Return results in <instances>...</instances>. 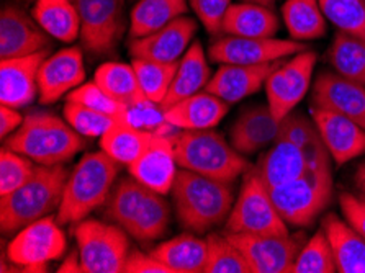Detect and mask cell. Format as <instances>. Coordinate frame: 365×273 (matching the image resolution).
I'll list each match as a JSON object with an SVG mask.
<instances>
[{
	"label": "cell",
	"mask_w": 365,
	"mask_h": 273,
	"mask_svg": "<svg viewBox=\"0 0 365 273\" xmlns=\"http://www.w3.org/2000/svg\"><path fill=\"white\" fill-rule=\"evenodd\" d=\"M328 154L313 120L302 113H292L282 121L279 138L261 155L257 169L265 185L275 188L302 175L314 160Z\"/></svg>",
	"instance_id": "6da1fadb"
},
{
	"label": "cell",
	"mask_w": 365,
	"mask_h": 273,
	"mask_svg": "<svg viewBox=\"0 0 365 273\" xmlns=\"http://www.w3.org/2000/svg\"><path fill=\"white\" fill-rule=\"evenodd\" d=\"M173 200L177 220L187 231L203 234L228 220L235 205L233 182H223L195 172H177Z\"/></svg>",
	"instance_id": "7a4b0ae2"
},
{
	"label": "cell",
	"mask_w": 365,
	"mask_h": 273,
	"mask_svg": "<svg viewBox=\"0 0 365 273\" xmlns=\"http://www.w3.org/2000/svg\"><path fill=\"white\" fill-rule=\"evenodd\" d=\"M69 172L64 164L38 165L31 177L15 192L0 197V227L16 234L49 213L58 211Z\"/></svg>",
	"instance_id": "3957f363"
},
{
	"label": "cell",
	"mask_w": 365,
	"mask_h": 273,
	"mask_svg": "<svg viewBox=\"0 0 365 273\" xmlns=\"http://www.w3.org/2000/svg\"><path fill=\"white\" fill-rule=\"evenodd\" d=\"M120 163L107 153H88L71 172L56 213L59 225H77L101 208L113 190Z\"/></svg>",
	"instance_id": "277c9868"
},
{
	"label": "cell",
	"mask_w": 365,
	"mask_h": 273,
	"mask_svg": "<svg viewBox=\"0 0 365 273\" xmlns=\"http://www.w3.org/2000/svg\"><path fill=\"white\" fill-rule=\"evenodd\" d=\"M5 148L31 159L38 165L66 164L86 148V139L68 121L49 111H31Z\"/></svg>",
	"instance_id": "5b68a950"
},
{
	"label": "cell",
	"mask_w": 365,
	"mask_h": 273,
	"mask_svg": "<svg viewBox=\"0 0 365 273\" xmlns=\"http://www.w3.org/2000/svg\"><path fill=\"white\" fill-rule=\"evenodd\" d=\"M270 195L287 225L297 227L312 225L333 197L329 153L314 160L302 175L270 188Z\"/></svg>",
	"instance_id": "8992f818"
},
{
	"label": "cell",
	"mask_w": 365,
	"mask_h": 273,
	"mask_svg": "<svg viewBox=\"0 0 365 273\" xmlns=\"http://www.w3.org/2000/svg\"><path fill=\"white\" fill-rule=\"evenodd\" d=\"M174 146L177 165L195 174L235 183L251 169L246 155L213 130L182 131L174 139Z\"/></svg>",
	"instance_id": "52a82bcc"
},
{
	"label": "cell",
	"mask_w": 365,
	"mask_h": 273,
	"mask_svg": "<svg viewBox=\"0 0 365 273\" xmlns=\"http://www.w3.org/2000/svg\"><path fill=\"white\" fill-rule=\"evenodd\" d=\"M226 232L284 236L289 234L285 220L275 206L270 188L265 185L257 167H251L242 178V185L233 210L226 220Z\"/></svg>",
	"instance_id": "ba28073f"
},
{
	"label": "cell",
	"mask_w": 365,
	"mask_h": 273,
	"mask_svg": "<svg viewBox=\"0 0 365 273\" xmlns=\"http://www.w3.org/2000/svg\"><path fill=\"white\" fill-rule=\"evenodd\" d=\"M84 273H123L130 255L126 231L118 225L84 220L74 227Z\"/></svg>",
	"instance_id": "9c48e42d"
},
{
	"label": "cell",
	"mask_w": 365,
	"mask_h": 273,
	"mask_svg": "<svg viewBox=\"0 0 365 273\" xmlns=\"http://www.w3.org/2000/svg\"><path fill=\"white\" fill-rule=\"evenodd\" d=\"M68 241L56 218L46 216L25 226L7 246V259L24 272H46L48 264L66 254Z\"/></svg>",
	"instance_id": "30bf717a"
},
{
	"label": "cell",
	"mask_w": 365,
	"mask_h": 273,
	"mask_svg": "<svg viewBox=\"0 0 365 273\" xmlns=\"http://www.w3.org/2000/svg\"><path fill=\"white\" fill-rule=\"evenodd\" d=\"M81 19V41L93 56H110L125 31V0H73Z\"/></svg>",
	"instance_id": "8fae6325"
},
{
	"label": "cell",
	"mask_w": 365,
	"mask_h": 273,
	"mask_svg": "<svg viewBox=\"0 0 365 273\" xmlns=\"http://www.w3.org/2000/svg\"><path fill=\"white\" fill-rule=\"evenodd\" d=\"M318 56L314 51L293 54L289 61H284L265 82L267 105L274 118L284 121L312 87V77Z\"/></svg>",
	"instance_id": "7c38bea8"
},
{
	"label": "cell",
	"mask_w": 365,
	"mask_h": 273,
	"mask_svg": "<svg viewBox=\"0 0 365 273\" xmlns=\"http://www.w3.org/2000/svg\"><path fill=\"white\" fill-rule=\"evenodd\" d=\"M246 262L251 273H292L295 260L305 246V232L284 234V236H262V234L226 232Z\"/></svg>",
	"instance_id": "4fadbf2b"
},
{
	"label": "cell",
	"mask_w": 365,
	"mask_h": 273,
	"mask_svg": "<svg viewBox=\"0 0 365 273\" xmlns=\"http://www.w3.org/2000/svg\"><path fill=\"white\" fill-rule=\"evenodd\" d=\"M305 43L279 38H245L223 35L208 48L210 61L218 64L256 66L282 61L290 56L305 51Z\"/></svg>",
	"instance_id": "5bb4252c"
},
{
	"label": "cell",
	"mask_w": 365,
	"mask_h": 273,
	"mask_svg": "<svg viewBox=\"0 0 365 273\" xmlns=\"http://www.w3.org/2000/svg\"><path fill=\"white\" fill-rule=\"evenodd\" d=\"M51 48V36L24 9L5 5L0 14V59L21 58Z\"/></svg>",
	"instance_id": "9a60e30c"
},
{
	"label": "cell",
	"mask_w": 365,
	"mask_h": 273,
	"mask_svg": "<svg viewBox=\"0 0 365 273\" xmlns=\"http://www.w3.org/2000/svg\"><path fill=\"white\" fill-rule=\"evenodd\" d=\"M86 81L84 54L81 48H64L48 56L38 72L40 102L49 105L82 86Z\"/></svg>",
	"instance_id": "2e32d148"
},
{
	"label": "cell",
	"mask_w": 365,
	"mask_h": 273,
	"mask_svg": "<svg viewBox=\"0 0 365 273\" xmlns=\"http://www.w3.org/2000/svg\"><path fill=\"white\" fill-rule=\"evenodd\" d=\"M197 33V21L190 16H179L161 30L143 38H131L130 54L135 59L158 63H179L190 48Z\"/></svg>",
	"instance_id": "e0dca14e"
},
{
	"label": "cell",
	"mask_w": 365,
	"mask_h": 273,
	"mask_svg": "<svg viewBox=\"0 0 365 273\" xmlns=\"http://www.w3.org/2000/svg\"><path fill=\"white\" fill-rule=\"evenodd\" d=\"M312 107L336 111L365 130V86L337 74L322 72L313 83Z\"/></svg>",
	"instance_id": "ac0fdd59"
},
{
	"label": "cell",
	"mask_w": 365,
	"mask_h": 273,
	"mask_svg": "<svg viewBox=\"0 0 365 273\" xmlns=\"http://www.w3.org/2000/svg\"><path fill=\"white\" fill-rule=\"evenodd\" d=\"M312 120L324 148L337 165L365 154V130L336 111L312 107Z\"/></svg>",
	"instance_id": "d6986e66"
},
{
	"label": "cell",
	"mask_w": 365,
	"mask_h": 273,
	"mask_svg": "<svg viewBox=\"0 0 365 273\" xmlns=\"http://www.w3.org/2000/svg\"><path fill=\"white\" fill-rule=\"evenodd\" d=\"M130 175L149 190L168 195L173 192L177 177V159L174 139L169 135L154 133L151 143L140 158L128 165Z\"/></svg>",
	"instance_id": "ffe728a7"
},
{
	"label": "cell",
	"mask_w": 365,
	"mask_h": 273,
	"mask_svg": "<svg viewBox=\"0 0 365 273\" xmlns=\"http://www.w3.org/2000/svg\"><path fill=\"white\" fill-rule=\"evenodd\" d=\"M49 56V49L21 56V58L2 59L0 63V105L12 108H25L35 102L38 88V72Z\"/></svg>",
	"instance_id": "44dd1931"
},
{
	"label": "cell",
	"mask_w": 365,
	"mask_h": 273,
	"mask_svg": "<svg viewBox=\"0 0 365 273\" xmlns=\"http://www.w3.org/2000/svg\"><path fill=\"white\" fill-rule=\"evenodd\" d=\"M282 63H284V59L256 66L221 64L220 69L212 76L205 91L212 92L213 96L220 97L230 105L237 103L261 91L269 76Z\"/></svg>",
	"instance_id": "7402d4cb"
},
{
	"label": "cell",
	"mask_w": 365,
	"mask_h": 273,
	"mask_svg": "<svg viewBox=\"0 0 365 273\" xmlns=\"http://www.w3.org/2000/svg\"><path fill=\"white\" fill-rule=\"evenodd\" d=\"M282 123L274 118L269 105H251L241 111L230 130V143L242 155L261 153L279 138Z\"/></svg>",
	"instance_id": "603a6c76"
},
{
	"label": "cell",
	"mask_w": 365,
	"mask_h": 273,
	"mask_svg": "<svg viewBox=\"0 0 365 273\" xmlns=\"http://www.w3.org/2000/svg\"><path fill=\"white\" fill-rule=\"evenodd\" d=\"M228 110L230 103L213 96L212 92L202 91L174 103L164 111V115L165 121L177 130L198 131L213 130L225 118Z\"/></svg>",
	"instance_id": "cb8c5ba5"
},
{
	"label": "cell",
	"mask_w": 365,
	"mask_h": 273,
	"mask_svg": "<svg viewBox=\"0 0 365 273\" xmlns=\"http://www.w3.org/2000/svg\"><path fill=\"white\" fill-rule=\"evenodd\" d=\"M322 227L328 236L337 273H365V237L346 220L324 216Z\"/></svg>",
	"instance_id": "d4e9b609"
},
{
	"label": "cell",
	"mask_w": 365,
	"mask_h": 273,
	"mask_svg": "<svg viewBox=\"0 0 365 273\" xmlns=\"http://www.w3.org/2000/svg\"><path fill=\"white\" fill-rule=\"evenodd\" d=\"M212 76L202 43L193 41L184 58L179 61L173 86H170L168 96L161 103L163 110L165 111L180 100L205 91Z\"/></svg>",
	"instance_id": "484cf974"
},
{
	"label": "cell",
	"mask_w": 365,
	"mask_h": 273,
	"mask_svg": "<svg viewBox=\"0 0 365 273\" xmlns=\"http://www.w3.org/2000/svg\"><path fill=\"white\" fill-rule=\"evenodd\" d=\"M279 19L272 7L261 4H231L221 25V35L245 38H274L279 31Z\"/></svg>",
	"instance_id": "4316f807"
},
{
	"label": "cell",
	"mask_w": 365,
	"mask_h": 273,
	"mask_svg": "<svg viewBox=\"0 0 365 273\" xmlns=\"http://www.w3.org/2000/svg\"><path fill=\"white\" fill-rule=\"evenodd\" d=\"M151 255L168 265L173 273H203L208 257L207 239H200L195 232H185L159 244Z\"/></svg>",
	"instance_id": "83f0119b"
},
{
	"label": "cell",
	"mask_w": 365,
	"mask_h": 273,
	"mask_svg": "<svg viewBox=\"0 0 365 273\" xmlns=\"http://www.w3.org/2000/svg\"><path fill=\"white\" fill-rule=\"evenodd\" d=\"M31 15L54 40L73 43L81 38V19L73 0H35Z\"/></svg>",
	"instance_id": "f1b7e54d"
},
{
	"label": "cell",
	"mask_w": 365,
	"mask_h": 273,
	"mask_svg": "<svg viewBox=\"0 0 365 273\" xmlns=\"http://www.w3.org/2000/svg\"><path fill=\"white\" fill-rule=\"evenodd\" d=\"M189 0H138L130 15L131 38H143L184 16Z\"/></svg>",
	"instance_id": "f546056e"
},
{
	"label": "cell",
	"mask_w": 365,
	"mask_h": 273,
	"mask_svg": "<svg viewBox=\"0 0 365 273\" xmlns=\"http://www.w3.org/2000/svg\"><path fill=\"white\" fill-rule=\"evenodd\" d=\"M282 16L292 40L307 43L324 36L326 16L319 0H285Z\"/></svg>",
	"instance_id": "4dcf8cb0"
},
{
	"label": "cell",
	"mask_w": 365,
	"mask_h": 273,
	"mask_svg": "<svg viewBox=\"0 0 365 273\" xmlns=\"http://www.w3.org/2000/svg\"><path fill=\"white\" fill-rule=\"evenodd\" d=\"M93 81L103 91H107L115 100L123 103L125 107H133V105H138L148 100L141 91L140 81H138L133 64L117 63V61L103 63L97 68Z\"/></svg>",
	"instance_id": "1f68e13d"
},
{
	"label": "cell",
	"mask_w": 365,
	"mask_h": 273,
	"mask_svg": "<svg viewBox=\"0 0 365 273\" xmlns=\"http://www.w3.org/2000/svg\"><path fill=\"white\" fill-rule=\"evenodd\" d=\"M154 133L138 130L121 118L101 138V148L121 165H130L151 143Z\"/></svg>",
	"instance_id": "d6a6232c"
},
{
	"label": "cell",
	"mask_w": 365,
	"mask_h": 273,
	"mask_svg": "<svg viewBox=\"0 0 365 273\" xmlns=\"http://www.w3.org/2000/svg\"><path fill=\"white\" fill-rule=\"evenodd\" d=\"M334 72L365 86V38L337 31L328 51Z\"/></svg>",
	"instance_id": "836d02e7"
},
{
	"label": "cell",
	"mask_w": 365,
	"mask_h": 273,
	"mask_svg": "<svg viewBox=\"0 0 365 273\" xmlns=\"http://www.w3.org/2000/svg\"><path fill=\"white\" fill-rule=\"evenodd\" d=\"M149 188L135 177H126L117 183L105 203V216L128 232L138 211L145 202Z\"/></svg>",
	"instance_id": "e575fe53"
},
{
	"label": "cell",
	"mask_w": 365,
	"mask_h": 273,
	"mask_svg": "<svg viewBox=\"0 0 365 273\" xmlns=\"http://www.w3.org/2000/svg\"><path fill=\"white\" fill-rule=\"evenodd\" d=\"M170 222V206L164 195L149 190L128 234L136 241H156L168 231Z\"/></svg>",
	"instance_id": "d590c367"
},
{
	"label": "cell",
	"mask_w": 365,
	"mask_h": 273,
	"mask_svg": "<svg viewBox=\"0 0 365 273\" xmlns=\"http://www.w3.org/2000/svg\"><path fill=\"white\" fill-rule=\"evenodd\" d=\"M131 64L146 98L149 102L161 105L173 86L179 63H158V61L135 58Z\"/></svg>",
	"instance_id": "8d00e7d4"
},
{
	"label": "cell",
	"mask_w": 365,
	"mask_h": 273,
	"mask_svg": "<svg viewBox=\"0 0 365 273\" xmlns=\"http://www.w3.org/2000/svg\"><path fill=\"white\" fill-rule=\"evenodd\" d=\"M208 257L203 273H251V267L226 234L210 232L207 236Z\"/></svg>",
	"instance_id": "74e56055"
},
{
	"label": "cell",
	"mask_w": 365,
	"mask_h": 273,
	"mask_svg": "<svg viewBox=\"0 0 365 273\" xmlns=\"http://www.w3.org/2000/svg\"><path fill=\"white\" fill-rule=\"evenodd\" d=\"M337 265L333 255V249L328 241L324 230L317 231L312 239H308L305 246L295 260L292 273H336Z\"/></svg>",
	"instance_id": "f35d334b"
},
{
	"label": "cell",
	"mask_w": 365,
	"mask_h": 273,
	"mask_svg": "<svg viewBox=\"0 0 365 273\" xmlns=\"http://www.w3.org/2000/svg\"><path fill=\"white\" fill-rule=\"evenodd\" d=\"M319 5L337 31L365 38V0H319Z\"/></svg>",
	"instance_id": "ab89813d"
},
{
	"label": "cell",
	"mask_w": 365,
	"mask_h": 273,
	"mask_svg": "<svg viewBox=\"0 0 365 273\" xmlns=\"http://www.w3.org/2000/svg\"><path fill=\"white\" fill-rule=\"evenodd\" d=\"M63 115L64 120L84 138H102L120 120V116L102 113L69 100H66Z\"/></svg>",
	"instance_id": "60d3db41"
},
{
	"label": "cell",
	"mask_w": 365,
	"mask_h": 273,
	"mask_svg": "<svg viewBox=\"0 0 365 273\" xmlns=\"http://www.w3.org/2000/svg\"><path fill=\"white\" fill-rule=\"evenodd\" d=\"M35 163L9 148L0 153V197L15 192L31 177Z\"/></svg>",
	"instance_id": "b9f144b4"
},
{
	"label": "cell",
	"mask_w": 365,
	"mask_h": 273,
	"mask_svg": "<svg viewBox=\"0 0 365 273\" xmlns=\"http://www.w3.org/2000/svg\"><path fill=\"white\" fill-rule=\"evenodd\" d=\"M66 100L86 105L88 108L102 111V113H107V115H113V116H121L126 110L123 103H120L118 100H115L107 91H103L96 81L86 82L77 88H74Z\"/></svg>",
	"instance_id": "7bdbcfd3"
},
{
	"label": "cell",
	"mask_w": 365,
	"mask_h": 273,
	"mask_svg": "<svg viewBox=\"0 0 365 273\" xmlns=\"http://www.w3.org/2000/svg\"><path fill=\"white\" fill-rule=\"evenodd\" d=\"M126 123L131 126L138 128V130L149 131V133H161V135H168V130L170 126L168 121H165L164 110L159 103L145 102L133 105V107H126L125 113L121 115Z\"/></svg>",
	"instance_id": "ee69618b"
},
{
	"label": "cell",
	"mask_w": 365,
	"mask_h": 273,
	"mask_svg": "<svg viewBox=\"0 0 365 273\" xmlns=\"http://www.w3.org/2000/svg\"><path fill=\"white\" fill-rule=\"evenodd\" d=\"M189 5L205 30L212 35H221V25L231 7V0H189Z\"/></svg>",
	"instance_id": "f6af8a7d"
},
{
	"label": "cell",
	"mask_w": 365,
	"mask_h": 273,
	"mask_svg": "<svg viewBox=\"0 0 365 273\" xmlns=\"http://www.w3.org/2000/svg\"><path fill=\"white\" fill-rule=\"evenodd\" d=\"M339 205L346 221L365 237V200L359 195L344 192L339 195Z\"/></svg>",
	"instance_id": "bcb514c9"
},
{
	"label": "cell",
	"mask_w": 365,
	"mask_h": 273,
	"mask_svg": "<svg viewBox=\"0 0 365 273\" xmlns=\"http://www.w3.org/2000/svg\"><path fill=\"white\" fill-rule=\"evenodd\" d=\"M125 273H173V270L151 254L131 250L125 264Z\"/></svg>",
	"instance_id": "7dc6e473"
},
{
	"label": "cell",
	"mask_w": 365,
	"mask_h": 273,
	"mask_svg": "<svg viewBox=\"0 0 365 273\" xmlns=\"http://www.w3.org/2000/svg\"><path fill=\"white\" fill-rule=\"evenodd\" d=\"M24 120L25 116L20 113L19 108L2 105L0 107V138L7 139L10 135H14L24 123Z\"/></svg>",
	"instance_id": "c3c4849f"
},
{
	"label": "cell",
	"mask_w": 365,
	"mask_h": 273,
	"mask_svg": "<svg viewBox=\"0 0 365 273\" xmlns=\"http://www.w3.org/2000/svg\"><path fill=\"white\" fill-rule=\"evenodd\" d=\"M59 273H79L82 272V264H81V255L79 250H73L69 255H66L63 264L58 267Z\"/></svg>",
	"instance_id": "681fc988"
},
{
	"label": "cell",
	"mask_w": 365,
	"mask_h": 273,
	"mask_svg": "<svg viewBox=\"0 0 365 273\" xmlns=\"http://www.w3.org/2000/svg\"><path fill=\"white\" fill-rule=\"evenodd\" d=\"M354 185H356L359 197L365 200V160L357 167L356 175H354Z\"/></svg>",
	"instance_id": "f907efd6"
},
{
	"label": "cell",
	"mask_w": 365,
	"mask_h": 273,
	"mask_svg": "<svg viewBox=\"0 0 365 273\" xmlns=\"http://www.w3.org/2000/svg\"><path fill=\"white\" fill-rule=\"evenodd\" d=\"M241 2H254V4L265 5V7H274L275 0H241Z\"/></svg>",
	"instance_id": "816d5d0a"
}]
</instances>
